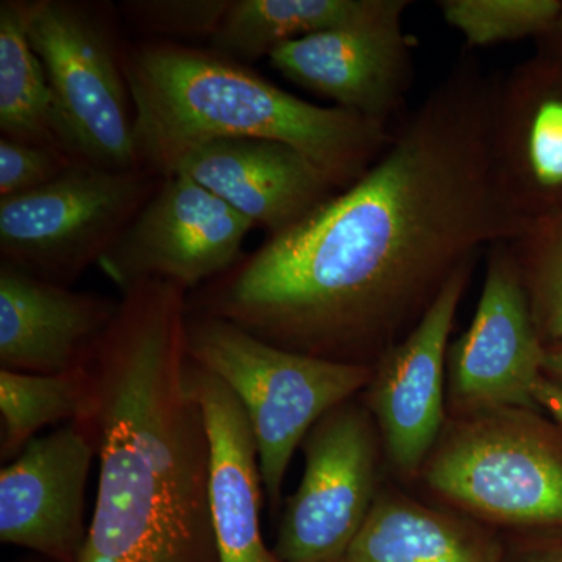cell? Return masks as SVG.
<instances>
[{
	"instance_id": "6da1fadb",
	"label": "cell",
	"mask_w": 562,
	"mask_h": 562,
	"mask_svg": "<svg viewBox=\"0 0 562 562\" xmlns=\"http://www.w3.org/2000/svg\"><path fill=\"white\" fill-rule=\"evenodd\" d=\"M498 80L462 52L357 183L203 284L190 310L280 349L375 366L483 246L525 235L492 177Z\"/></svg>"
},
{
	"instance_id": "7a4b0ae2",
	"label": "cell",
	"mask_w": 562,
	"mask_h": 562,
	"mask_svg": "<svg viewBox=\"0 0 562 562\" xmlns=\"http://www.w3.org/2000/svg\"><path fill=\"white\" fill-rule=\"evenodd\" d=\"M188 299L172 281H140L92 355L83 422L99 482L77 562H221L209 432L188 380Z\"/></svg>"
},
{
	"instance_id": "3957f363",
	"label": "cell",
	"mask_w": 562,
	"mask_h": 562,
	"mask_svg": "<svg viewBox=\"0 0 562 562\" xmlns=\"http://www.w3.org/2000/svg\"><path fill=\"white\" fill-rule=\"evenodd\" d=\"M139 168L165 179L192 147L216 139L286 144L336 191L357 183L387 149L386 124L281 90L243 63L169 41L124 47Z\"/></svg>"
},
{
	"instance_id": "277c9868",
	"label": "cell",
	"mask_w": 562,
	"mask_h": 562,
	"mask_svg": "<svg viewBox=\"0 0 562 562\" xmlns=\"http://www.w3.org/2000/svg\"><path fill=\"white\" fill-rule=\"evenodd\" d=\"M187 350L194 364L227 384L249 417L273 513L295 450L325 414L368 390L375 369L280 349L190 306Z\"/></svg>"
},
{
	"instance_id": "5b68a950",
	"label": "cell",
	"mask_w": 562,
	"mask_h": 562,
	"mask_svg": "<svg viewBox=\"0 0 562 562\" xmlns=\"http://www.w3.org/2000/svg\"><path fill=\"white\" fill-rule=\"evenodd\" d=\"M422 471L432 492L487 527L562 530V446L535 412L461 416Z\"/></svg>"
},
{
	"instance_id": "8992f818",
	"label": "cell",
	"mask_w": 562,
	"mask_h": 562,
	"mask_svg": "<svg viewBox=\"0 0 562 562\" xmlns=\"http://www.w3.org/2000/svg\"><path fill=\"white\" fill-rule=\"evenodd\" d=\"M29 38L46 70L69 154L95 168H139L124 49L109 20L87 3L32 0Z\"/></svg>"
},
{
	"instance_id": "52a82bcc",
	"label": "cell",
	"mask_w": 562,
	"mask_h": 562,
	"mask_svg": "<svg viewBox=\"0 0 562 562\" xmlns=\"http://www.w3.org/2000/svg\"><path fill=\"white\" fill-rule=\"evenodd\" d=\"M161 180L80 162L40 190L0 199L2 261L69 286L99 265Z\"/></svg>"
},
{
	"instance_id": "ba28073f",
	"label": "cell",
	"mask_w": 562,
	"mask_h": 562,
	"mask_svg": "<svg viewBox=\"0 0 562 562\" xmlns=\"http://www.w3.org/2000/svg\"><path fill=\"white\" fill-rule=\"evenodd\" d=\"M379 428L368 406H336L302 443L303 473L284 503L272 552L280 562H341L376 497Z\"/></svg>"
},
{
	"instance_id": "9c48e42d",
	"label": "cell",
	"mask_w": 562,
	"mask_h": 562,
	"mask_svg": "<svg viewBox=\"0 0 562 562\" xmlns=\"http://www.w3.org/2000/svg\"><path fill=\"white\" fill-rule=\"evenodd\" d=\"M254 222L183 173L165 177L135 220L99 261L122 292L166 280L188 292L243 260Z\"/></svg>"
},
{
	"instance_id": "30bf717a",
	"label": "cell",
	"mask_w": 562,
	"mask_h": 562,
	"mask_svg": "<svg viewBox=\"0 0 562 562\" xmlns=\"http://www.w3.org/2000/svg\"><path fill=\"white\" fill-rule=\"evenodd\" d=\"M542 342L509 241L491 246L472 324L447 355L449 401L460 416L495 409L539 412Z\"/></svg>"
},
{
	"instance_id": "8fae6325",
	"label": "cell",
	"mask_w": 562,
	"mask_h": 562,
	"mask_svg": "<svg viewBox=\"0 0 562 562\" xmlns=\"http://www.w3.org/2000/svg\"><path fill=\"white\" fill-rule=\"evenodd\" d=\"M491 168L525 235L562 214V65L541 50L498 80Z\"/></svg>"
},
{
	"instance_id": "7c38bea8",
	"label": "cell",
	"mask_w": 562,
	"mask_h": 562,
	"mask_svg": "<svg viewBox=\"0 0 562 562\" xmlns=\"http://www.w3.org/2000/svg\"><path fill=\"white\" fill-rule=\"evenodd\" d=\"M473 265L462 266L424 319L380 358L366 390L387 458L405 479L424 469L443 432L449 336Z\"/></svg>"
},
{
	"instance_id": "4fadbf2b",
	"label": "cell",
	"mask_w": 562,
	"mask_h": 562,
	"mask_svg": "<svg viewBox=\"0 0 562 562\" xmlns=\"http://www.w3.org/2000/svg\"><path fill=\"white\" fill-rule=\"evenodd\" d=\"M94 458L98 447L83 420L33 439L0 472V541L54 562L79 561Z\"/></svg>"
},
{
	"instance_id": "5bb4252c",
	"label": "cell",
	"mask_w": 562,
	"mask_h": 562,
	"mask_svg": "<svg viewBox=\"0 0 562 562\" xmlns=\"http://www.w3.org/2000/svg\"><path fill=\"white\" fill-rule=\"evenodd\" d=\"M413 46L402 18H390L291 41L269 61L303 90L387 125L412 88Z\"/></svg>"
},
{
	"instance_id": "9a60e30c",
	"label": "cell",
	"mask_w": 562,
	"mask_h": 562,
	"mask_svg": "<svg viewBox=\"0 0 562 562\" xmlns=\"http://www.w3.org/2000/svg\"><path fill=\"white\" fill-rule=\"evenodd\" d=\"M120 301L70 290L0 261V369L57 375L87 369Z\"/></svg>"
},
{
	"instance_id": "2e32d148",
	"label": "cell",
	"mask_w": 562,
	"mask_h": 562,
	"mask_svg": "<svg viewBox=\"0 0 562 562\" xmlns=\"http://www.w3.org/2000/svg\"><path fill=\"white\" fill-rule=\"evenodd\" d=\"M173 173L190 177L269 236L339 192L305 155L276 140H210L181 155Z\"/></svg>"
},
{
	"instance_id": "e0dca14e",
	"label": "cell",
	"mask_w": 562,
	"mask_h": 562,
	"mask_svg": "<svg viewBox=\"0 0 562 562\" xmlns=\"http://www.w3.org/2000/svg\"><path fill=\"white\" fill-rule=\"evenodd\" d=\"M188 380L210 439V502L221 562H280L261 535L260 457L236 395L190 360Z\"/></svg>"
},
{
	"instance_id": "ac0fdd59",
	"label": "cell",
	"mask_w": 562,
	"mask_h": 562,
	"mask_svg": "<svg viewBox=\"0 0 562 562\" xmlns=\"http://www.w3.org/2000/svg\"><path fill=\"white\" fill-rule=\"evenodd\" d=\"M505 539L462 513L380 492L341 562H503Z\"/></svg>"
},
{
	"instance_id": "d6986e66",
	"label": "cell",
	"mask_w": 562,
	"mask_h": 562,
	"mask_svg": "<svg viewBox=\"0 0 562 562\" xmlns=\"http://www.w3.org/2000/svg\"><path fill=\"white\" fill-rule=\"evenodd\" d=\"M406 0H232L211 50L243 63L317 33L403 18Z\"/></svg>"
},
{
	"instance_id": "ffe728a7",
	"label": "cell",
	"mask_w": 562,
	"mask_h": 562,
	"mask_svg": "<svg viewBox=\"0 0 562 562\" xmlns=\"http://www.w3.org/2000/svg\"><path fill=\"white\" fill-rule=\"evenodd\" d=\"M0 133L69 154L46 70L29 38L25 0L0 3Z\"/></svg>"
},
{
	"instance_id": "44dd1931",
	"label": "cell",
	"mask_w": 562,
	"mask_h": 562,
	"mask_svg": "<svg viewBox=\"0 0 562 562\" xmlns=\"http://www.w3.org/2000/svg\"><path fill=\"white\" fill-rule=\"evenodd\" d=\"M94 383L90 366L40 375L0 369V458L11 461L38 438L43 428L90 416Z\"/></svg>"
},
{
	"instance_id": "7402d4cb",
	"label": "cell",
	"mask_w": 562,
	"mask_h": 562,
	"mask_svg": "<svg viewBox=\"0 0 562 562\" xmlns=\"http://www.w3.org/2000/svg\"><path fill=\"white\" fill-rule=\"evenodd\" d=\"M438 9L472 50L530 36L542 38L560 18L562 0H441Z\"/></svg>"
},
{
	"instance_id": "603a6c76",
	"label": "cell",
	"mask_w": 562,
	"mask_h": 562,
	"mask_svg": "<svg viewBox=\"0 0 562 562\" xmlns=\"http://www.w3.org/2000/svg\"><path fill=\"white\" fill-rule=\"evenodd\" d=\"M546 347L562 344V214L509 241Z\"/></svg>"
},
{
	"instance_id": "cb8c5ba5",
	"label": "cell",
	"mask_w": 562,
	"mask_h": 562,
	"mask_svg": "<svg viewBox=\"0 0 562 562\" xmlns=\"http://www.w3.org/2000/svg\"><path fill=\"white\" fill-rule=\"evenodd\" d=\"M232 0H132L122 3L128 20L158 41L213 38Z\"/></svg>"
},
{
	"instance_id": "d4e9b609",
	"label": "cell",
	"mask_w": 562,
	"mask_h": 562,
	"mask_svg": "<svg viewBox=\"0 0 562 562\" xmlns=\"http://www.w3.org/2000/svg\"><path fill=\"white\" fill-rule=\"evenodd\" d=\"M76 165H80V161L66 151L2 136L0 138V199L40 190Z\"/></svg>"
},
{
	"instance_id": "484cf974",
	"label": "cell",
	"mask_w": 562,
	"mask_h": 562,
	"mask_svg": "<svg viewBox=\"0 0 562 562\" xmlns=\"http://www.w3.org/2000/svg\"><path fill=\"white\" fill-rule=\"evenodd\" d=\"M503 562H562V530L522 532L505 541Z\"/></svg>"
},
{
	"instance_id": "4316f807",
	"label": "cell",
	"mask_w": 562,
	"mask_h": 562,
	"mask_svg": "<svg viewBox=\"0 0 562 562\" xmlns=\"http://www.w3.org/2000/svg\"><path fill=\"white\" fill-rule=\"evenodd\" d=\"M535 398L539 408L552 414L553 419L562 427V387L560 384L543 375L536 384Z\"/></svg>"
},
{
	"instance_id": "83f0119b",
	"label": "cell",
	"mask_w": 562,
	"mask_h": 562,
	"mask_svg": "<svg viewBox=\"0 0 562 562\" xmlns=\"http://www.w3.org/2000/svg\"><path fill=\"white\" fill-rule=\"evenodd\" d=\"M538 43L539 50L550 55L562 65V11L560 18L554 22L552 31L539 38Z\"/></svg>"
},
{
	"instance_id": "f1b7e54d",
	"label": "cell",
	"mask_w": 562,
	"mask_h": 562,
	"mask_svg": "<svg viewBox=\"0 0 562 562\" xmlns=\"http://www.w3.org/2000/svg\"><path fill=\"white\" fill-rule=\"evenodd\" d=\"M543 375L562 387V344L547 347Z\"/></svg>"
}]
</instances>
